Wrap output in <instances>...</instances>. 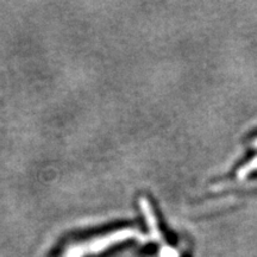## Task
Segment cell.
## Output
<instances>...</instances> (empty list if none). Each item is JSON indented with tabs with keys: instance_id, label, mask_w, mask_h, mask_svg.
<instances>
[{
	"instance_id": "3957f363",
	"label": "cell",
	"mask_w": 257,
	"mask_h": 257,
	"mask_svg": "<svg viewBox=\"0 0 257 257\" xmlns=\"http://www.w3.org/2000/svg\"><path fill=\"white\" fill-rule=\"evenodd\" d=\"M232 187H244V188H255L257 187V182H243V181H239L237 182V184H219V185H216L213 187V191L214 192H218V191H221V189H227V188H232Z\"/></svg>"
},
{
	"instance_id": "6da1fadb",
	"label": "cell",
	"mask_w": 257,
	"mask_h": 257,
	"mask_svg": "<svg viewBox=\"0 0 257 257\" xmlns=\"http://www.w3.org/2000/svg\"><path fill=\"white\" fill-rule=\"evenodd\" d=\"M128 239L144 240V237H142L138 230L133 229V227H126V229L94 237L93 239L86 240V242L72 244L64 250L61 257H86L88 255H98V253L111 248L112 245L123 243Z\"/></svg>"
},
{
	"instance_id": "277c9868",
	"label": "cell",
	"mask_w": 257,
	"mask_h": 257,
	"mask_svg": "<svg viewBox=\"0 0 257 257\" xmlns=\"http://www.w3.org/2000/svg\"><path fill=\"white\" fill-rule=\"evenodd\" d=\"M256 169H257V156L253 157V159L250 161V162L246 163V165H244L242 168L237 172V176H238V179L244 180L250 174V173Z\"/></svg>"
},
{
	"instance_id": "7a4b0ae2",
	"label": "cell",
	"mask_w": 257,
	"mask_h": 257,
	"mask_svg": "<svg viewBox=\"0 0 257 257\" xmlns=\"http://www.w3.org/2000/svg\"><path fill=\"white\" fill-rule=\"evenodd\" d=\"M140 207H141V211H142L143 216L146 217V221L148 224V227H149L150 237H152V239L154 242L163 244V237L159 230V225H157L155 213H154L149 201H148L146 198L140 199Z\"/></svg>"
},
{
	"instance_id": "5b68a950",
	"label": "cell",
	"mask_w": 257,
	"mask_h": 257,
	"mask_svg": "<svg viewBox=\"0 0 257 257\" xmlns=\"http://www.w3.org/2000/svg\"><path fill=\"white\" fill-rule=\"evenodd\" d=\"M252 146L255 147V148H257V140H256V141H253V142H252Z\"/></svg>"
}]
</instances>
